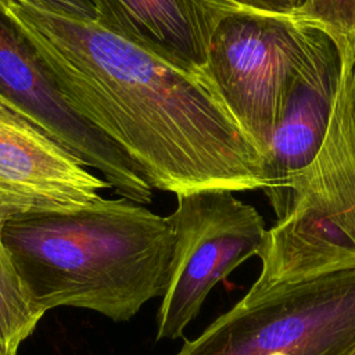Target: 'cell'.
I'll return each mask as SVG.
<instances>
[{"label":"cell","instance_id":"5b68a950","mask_svg":"<svg viewBox=\"0 0 355 355\" xmlns=\"http://www.w3.org/2000/svg\"><path fill=\"white\" fill-rule=\"evenodd\" d=\"M323 35L294 15L247 10L212 36L204 73L262 158L288 87Z\"/></svg>","mask_w":355,"mask_h":355},{"label":"cell","instance_id":"ba28073f","mask_svg":"<svg viewBox=\"0 0 355 355\" xmlns=\"http://www.w3.org/2000/svg\"><path fill=\"white\" fill-rule=\"evenodd\" d=\"M57 140L0 101V230L28 214L71 212L111 187Z\"/></svg>","mask_w":355,"mask_h":355},{"label":"cell","instance_id":"30bf717a","mask_svg":"<svg viewBox=\"0 0 355 355\" xmlns=\"http://www.w3.org/2000/svg\"><path fill=\"white\" fill-rule=\"evenodd\" d=\"M338 76L340 55L324 33L288 87L263 158L268 180L263 191L272 208L279 204L287 183L319 154L330 123Z\"/></svg>","mask_w":355,"mask_h":355},{"label":"cell","instance_id":"8992f818","mask_svg":"<svg viewBox=\"0 0 355 355\" xmlns=\"http://www.w3.org/2000/svg\"><path fill=\"white\" fill-rule=\"evenodd\" d=\"M233 193L211 189L176 196L168 216L175 245L157 312V340L182 337L214 286L258 257L268 232L263 218Z\"/></svg>","mask_w":355,"mask_h":355},{"label":"cell","instance_id":"3957f363","mask_svg":"<svg viewBox=\"0 0 355 355\" xmlns=\"http://www.w3.org/2000/svg\"><path fill=\"white\" fill-rule=\"evenodd\" d=\"M273 211L263 261L276 282L355 268V62L340 60L319 154L287 183Z\"/></svg>","mask_w":355,"mask_h":355},{"label":"cell","instance_id":"9c48e42d","mask_svg":"<svg viewBox=\"0 0 355 355\" xmlns=\"http://www.w3.org/2000/svg\"><path fill=\"white\" fill-rule=\"evenodd\" d=\"M96 24L189 73H204L212 36L233 0H92ZM257 11V10H255Z\"/></svg>","mask_w":355,"mask_h":355},{"label":"cell","instance_id":"7a4b0ae2","mask_svg":"<svg viewBox=\"0 0 355 355\" xmlns=\"http://www.w3.org/2000/svg\"><path fill=\"white\" fill-rule=\"evenodd\" d=\"M31 298L130 320L165 294L175 245L168 216L125 197L71 212L28 214L0 230Z\"/></svg>","mask_w":355,"mask_h":355},{"label":"cell","instance_id":"4fadbf2b","mask_svg":"<svg viewBox=\"0 0 355 355\" xmlns=\"http://www.w3.org/2000/svg\"><path fill=\"white\" fill-rule=\"evenodd\" d=\"M18 0H0V7L7 8V6ZM33 7L42 8L44 11L79 19V21H96V10L92 0H21Z\"/></svg>","mask_w":355,"mask_h":355},{"label":"cell","instance_id":"7c38bea8","mask_svg":"<svg viewBox=\"0 0 355 355\" xmlns=\"http://www.w3.org/2000/svg\"><path fill=\"white\" fill-rule=\"evenodd\" d=\"M294 18L326 33L340 60L355 62V0H302Z\"/></svg>","mask_w":355,"mask_h":355},{"label":"cell","instance_id":"6da1fadb","mask_svg":"<svg viewBox=\"0 0 355 355\" xmlns=\"http://www.w3.org/2000/svg\"><path fill=\"white\" fill-rule=\"evenodd\" d=\"M65 103L115 141L153 189L265 190V162L205 73H189L105 31L25 1L6 8Z\"/></svg>","mask_w":355,"mask_h":355},{"label":"cell","instance_id":"52a82bcc","mask_svg":"<svg viewBox=\"0 0 355 355\" xmlns=\"http://www.w3.org/2000/svg\"><path fill=\"white\" fill-rule=\"evenodd\" d=\"M0 101L44 130L87 168L98 171L118 194L137 204L151 202L153 187L139 165L65 103L35 46L1 7Z\"/></svg>","mask_w":355,"mask_h":355},{"label":"cell","instance_id":"9a60e30c","mask_svg":"<svg viewBox=\"0 0 355 355\" xmlns=\"http://www.w3.org/2000/svg\"><path fill=\"white\" fill-rule=\"evenodd\" d=\"M352 355H355V351H354V352H352Z\"/></svg>","mask_w":355,"mask_h":355},{"label":"cell","instance_id":"8fae6325","mask_svg":"<svg viewBox=\"0 0 355 355\" xmlns=\"http://www.w3.org/2000/svg\"><path fill=\"white\" fill-rule=\"evenodd\" d=\"M44 312L28 294L0 237V355H17Z\"/></svg>","mask_w":355,"mask_h":355},{"label":"cell","instance_id":"277c9868","mask_svg":"<svg viewBox=\"0 0 355 355\" xmlns=\"http://www.w3.org/2000/svg\"><path fill=\"white\" fill-rule=\"evenodd\" d=\"M355 268L248 293L175 355H352Z\"/></svg>","mask_w":355,"mask_h":355},{"label":"cell","instance_id":"5bb4252c","mask_svg":"<svg viewBox=\"0 0 355 355\" xmlns=\"http://www.w3.org/2000/svg\"><path fill=\"white\" fill-rule=\"evenodd\" d=\"M243 7L257 10L261 12L279 14V15H294L301 0H233Z\"/></svg>","mask_w":355,"mask_h":355},{"label":"cell","instance_id":"2e32d148","mask_svg":"<svg viewBox=\"0 0 355 355\" xmlns=\"http://www.w3.org/2000/svg\"><path fill=\"white\" fill-rule=\"evenodd\" d=\"M301 1H302V0H301Z\"/></svg>","mask_w":355,"mask_h":355}]
</instances>
